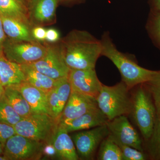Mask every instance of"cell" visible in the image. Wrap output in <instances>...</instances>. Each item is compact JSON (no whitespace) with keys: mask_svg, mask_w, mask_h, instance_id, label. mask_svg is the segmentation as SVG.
Wrapping results in <instances>:
<instances>
[{"mask_svg":"<svg viewBox=\"0 0 160 160\" xmlns=\"http://www.w3.org/2000/svg\"><path fill=\"white\" fill-rule=\"evenodd\" d=\"M50 144L55 149L56 157L59 159H79L72 139L69 132L59 122Z\"/></svg>","mask_w":160,"mask_h":160,"instance_id":"cell-15","label":"cell"},{"mask_svg":"<svg viewBox=\"0 0 160 160\" xmlns=\"http://www.w3.org/2000/svg\"><path fill=\"white\" fill-rule=\"evenodd\" d=\"M25 77V81L47 93L55 86L58 80L52 79L29 65H20Z\"/></svg>","mask_w":160,"mask_h":160,"instance_id":"cell-20","label":"cell"},{"mask_svg":"<svg viewBox=\"0 0 160 160\" xmlns=\"http://www.w3.org/2000/svg\"><path fill=\"white\" fill-rule=\"evenodd\" d=\"M0 16L18 20L29 25L28 9L17 0H0Z\"/></svg>","mask_w":160,"mask_h":160,"instance_id":"cell-21","label":"cell"},{"mask_svg":"<svg viewBox=\"0 0 160 160\" xmlns=\"http://www.w3.org/2000/svg\"><path fill=\"white\" fill-rule=\"evenodd\" d=\"M97 159L122 160V152L119 147L109 135L100 144Z\"/></svg>","mask_w":160,"mask_h":160,"instance_id":"cell-23","label":"cell"},{"mask_svg":"<svg viewBox=\"0 0 160 160\" xmlns=\"http://www.w3.org/2000/svg\"><path fill=\"white\" fill-rule=\"evenodd\" d=\"M148 141L151 156L155 159L160 160V116L156 118L154 130Z\"/></svg>","mask_w":160,"mask_h":160,"instance_id":"cell-26","label":"cell"},{"mask_svg":"<svg viewBox=\"0 0 160 160\" xmlns=\"http://www.w3.org/2000/svg\"><path fill=\"white\" fill-rule=\"evenodd\" d=\"M129 90L122 81L113 86L102 84L96 100L98 107L106 116L108 121L130 114L132 97Z\"/></svg>","mask_w":160,"mask_h":160,"instance_id":"cell-3","label":"cell"},{"mask_svg":"<svg viewBox=\"0 0 160 160\" xmlns=\"http://www.w3.org/2000/svg\"><path fill=\"white\" fill-rule=\"evenodd\" d=\"M46 144L16 134L7 140L3 154L8 160H35L42 158Z\"/></svg>","mask_w":160,"mask_h":160,"instance_id":"cell-7","label":"cell"},{"mask_svg":"<svg viewBox=\"0 0 160 160\" xmlns=\"http://www.w3.org/2000/svg\"><path fill=\"white\" fill-rule=\"evenodd\" d=\"M47 45H42L38 41H14L7 38L3 52L6 58L18 65L34 62L46 54Z\"/></svg>","mask_w":160,"mask_h":160,"instance_id":"cell-6","label":"cell"},{"mask_svg":"<svg viewBox=\"0 0 160 160\" xmlns=\"http://www.w3.org/2000/svg\"><path fill=\"white\" fill-rule=\"evenodd\" d=\"M4 95L15 111L22 118L32 114L31 108L22 93L10 86L4 87Z\"/></svg>","mask_w":160,"mask_h":160,"instance_id":"cell-22","label":"cell"},{"mask_svg":"<svg viewBox=\"0 0 160 160\" xmlns=\"http://www.w3.org/2000/svg\"><path fill=\"white\" fill-rule=\"evenodd\" d=\"M97 108L98 107L96 99L71 90L59 122L73 119Z\"/></svg>","mask_w":160,"mask_h":160,"instance_id":"cell-13","label":"cell"},{"mask_svg":"<svg viewBox=\"0 0 160 160\" xmlns=\"http://www.w3.org/2000/svg\"><path fill=\"white\" fill-rule=\"evenodd\" d=\"M109 134L106 124L72 135L71 138L79 158L83 160L93 159L98 147Z\"/></svg>","mask_w":160,"mask_h":160,"instance_id":"cell-8","label":"cell"},{"mask_svg":"<svg viewBox=\"0 0 160 160\" xmlns=\"http://www.w3.org/2000/svg\"><path fill=\"white\" fill-rule=\"evenodd\" d=\"M46 30L41 26L34 27L32 30V34L34 39L38 42L46 40Z\"/></svg>","mask_w":160,"mask_h":160,"instance_id":"cell-29","label":"cell"},{"mask_svg":"<svg viewBox=\"0 0 160 160\" xmlns=\"http://www.w3.org/2000/svg\"><path fill=\"white\" fill-rule=\"evenodd\" d=\"M147 89L152 98L156 110L157 118L160 116V71H155L149 82L145 84Z\"/></svg>","mask_w":160,"mask_h":160,"instance_id":"cell-25","label":"cell"},{"mask_svg":"<svg viewBox=\"0 0 160 160\" xmlns=\"http://www.w3.org/2000/svg\"><path fill=\"white\" fill-rule=\"evenodd\" d=\"M102 56L108 58L118 69L122 81L130 89L149 82L155 71L143 68L126 54L119 51L109 33L102 37Z\"/></svg>","mask_w":160,"mask_h":160,"instance_id":"cell-2","label":"cell"},{"mask_svg":"<svg viewBox=\"0 0 160 160\" xmlns=\"http://www.w3.org/2000/svg\"><path fill=\"white\" fill-rule=\"evenodd\" d=\"M6 37L14 41H37L32 34L29 25L8 17L0 16Z\"/></svg>","mask_w":160,"mask_h":160,"instance_id":"cell-19","label":"cell"},{"mask_svg":"<svg viewBox=\"0 0 160 160\" xmlns=\"http://www.w3.org/2000/svg\"><path fill=\"white\" fill-rule=\"evenodd\" d=\"M152 6L157 13L160 14V0H151Z\"/></svg>","mask_w":160,"mask_h":160,"instance_id":"cell-34","label":"cell"},{"mask_svg":"<svg viewBox=\"0 0 160 160\" xmlns=\"http://www.w3.org/2000/svg\"><path fill=\"white\" fill-rule=\"evenodd\" d=\"M115 142L117 144L121 149L122 157V160H145L146 159V155L143 153V151H140V150H138V149L131 147V146L123 145L122 143L118 142Z\"/></svg>","mask_w":160,"mask_h":160,"instance_id":"cell-27","label":"cell"},{"mask_svg":"<svg viewBox=\"0 0 160 160\" xmlns=\"http://www.w3.org/2000/svg\"><path fill=\"white\" fill-rule=\"evenodd\" d=\"M22 118L12 107L3 95L0 100V122L13 126Z\"/></svg>","mask_w":160,"mask_h":160,"instance_id":"cell-24","label":"cell"},{"mask_svg":"<svg viewBox=\"0 0 160 160\" xmlns=\"http://www.w3.org/2000/svg\"><path fill=\"white\" fill-rule=\"evenodd\" d=\"M0 78L4 87L16 85L25 81V75L20 65L0 54Z\"/></svg>","mask_w":160,"mask_h":160,"instance_id":"cell-18","label":"cell"},{"mask_svg":"<svg viewBox=\"0 0 160 160\" xmlns=\"http://www.w3.org/2000/svg\"><path fill=\"white\" fill-rule=\"evenodd\" d=\"M59 122L48 113H32L22 118L13 127L16 134L46 145L51 143Z\"/></svg>","mask_w":160,"mask_h":160,"instance_id":"cell-5","label":"cell"},{"mask_svg":"<svg viewBox=\"0 0 160 160\" xmlns=\"http://www.w3.org/2000/svg\"><path fill=\"white\" fill-rule=\"evenodd\" d=\"M132 97L130 114L139 129L143 137L148 141L154 130L156 121V110L148 89L140 86Z\"/></svg>","mask_w":160,"mask_h":160,"instance_id":"cell-4","label":"cell"},{"mask_svg":"<svg viewBox=\"0 0 160 160\" xmlns=\"http://www.w3.org/2000/svg\"><path fill=\"white\" fill-rule=\"evenodd\" d=\"M152 30L154 36L160 44V14L157 13L152 23Z\"/></svg>","mask_w":160,"mask_h":160,"instance_id":"cell-30","label":"cell"},{"mask_svg":"<svg viewBox=\"0 0 160 160\" xmlns=\"http://www.w3.org/2000/svg\"><path fill=\"white\" fill-rule=\"evenodd\" d=\"M16 134L13 126L0 122V143L4 148L7 140Z\"/></svg>","mask_w":160,"mask_h":160,"instance_id":"cell-28","label":"cell"},{"mask_svg":"<svg viewBox=\"0 0 160 160\" xmlns=\"http://www.w3.org/2000/svg\"><path fill=\"white\" fill-rule=\"evenodd\" d=\"M60 35L56 29H49L46 30V41L50 43H54L59 40Z\"/></svg>","mask_w":160,"mask_h":160,"instance_id":"cell-31","label":"cell"},{"mask_svg":"<svg viewBox=\"0 0 160 160\" xmlns=\"http://www.w3.org/2000/svg\"><path fill=\"white\" fill-rule=\"evenodd\" d=\"M58 0H32L29 8V15L35 22L46 24L53 21Z\"/></svg>","mask_w":160,"mask_h":160,"instance_id":"cell-17","label":"cell"},{"mask_svg":"<svg viewBox=\"0 0 160 160\" xmlns=\"http://www.w3.org/2000/svg\"><path fill=\"white\" fill-rule=\"evenodd\" d=\"M6 38L7 37L4 32L2 22L0 17V54H3V46Z\"/></svg>","mask_w":160,"mask_h":160,"instance_id":"cell-32","label":"cell"},{"mask_svg":"<svg viewBox=\"0 0 160 160\" xmlns=\"http://www.w3.org/2000/svg\"><path fill=\"white\" fill-rule=\"evenodd\" d=\"M19 2L21 3L23 6L26 7L29 11V6L32 0H17Z\"/></svg>","mask_w":160,"mask_h":160,"instance_id":"cell-35","label":"cell"},{"mask_svg":"<svg viewBox=\"0 0 160 160\" xmlns=\"http://www.w3.org/2000/svg\"><path fill=\"white\" fill-rule=\"evenodd\" d=\"M27 65L55 80L68 77L70 71L64 61L59 46L47 45V52L43 58Z\"/></svg>","mask_w":160,"mask_h":160,"instance_id":"cell-9","label":"cell"},{"mask_svg":"<svg viewBox=\"0 0 160 160\" xmlns=\"http://www.w3.org/2000/svg\"><path fill=\"white\" fill-rule=\"evenodd\" d=\"M0 86H2V84H1V78H0Z\"/></svg>","mask_w":160,"mask_h":160,"instance_id":"cell-39","label":"cell"},{"mask_svg":"<svg viewBox=\"0 0 160 160\" xmlns=\"http://www.w3.org/2000/svg\"><path fill=\"white\" fill-rule=\"evenodd\" d=\"M71 92V87L68 76L58 80L54 87L46 93L48 114L59 121L60 115Z\"/></svg>","mask_w":160,"mask_h":160,"instance_id":"cell-12","label":"cell"},{"mask_svg":"<svg viewBox=\"0 0 160 160\" xmlns=\"http://www.w3.org/2000/svg\"><path fill=\"white\" fill-rule=\"evenodd\" d=\"M59 47L70 70L95 69L102 56L101 40L85 30H72L61 41Z\"/></svg>","mask_w":160,"mask_h":160,"instance_id":"cell-1","label":"cell"},{"mask_svg":"<svg viewBox=\"0 0 160 160\" xmlns=\"http://www.w3.org/2000/svg\"><path fill=\"white\" fill-rule=\"evenodd\" d=\"M22 93L29 104L33 113H48L47 96L45 92L27 82L10 86Z\"/></svg>","mask_w":160,"mask_h":160,"instance_id":"cell-16","label":"cell"},{"mask_svg":"<svg viewBox=\"0 0 160 160\" xmlns=\"http://www.w3.org/2000/svg\"><path fill=\"white\" fill-rule=\"evenodd\" d=\"M68 78L72 90L96 99L102 85L98 77L95 69H71Z\"/></svg>","mask_w":160,"mask_h":160,"instance_id":"cell-11","label":"cell"},{"mask_svg":"<svg viewBox=\"0 0 160 160\" xmlns=\"http://www.w3.org/2000/svg\"><path fill=\"white\" fill-rule=\"evenodd\" d=\"M4 150V147L2 146V144L0 143V154H2Z\"/></svg>","mask_w":160,"mask_h":160,"instance_id":"cell-38","label":"cell"},{"mask_svg":"<svg viewBox=\"0 0 160 160\" xmlns=\"http://www.w3.org/2000/svg\"><path fill=\"white\" fill-rule=\"evenodd\" d=\"M106 125L109 130V135L115 142L143 151L139 135L126 115L121 116L109 121Z\"/></svg>","mask_w":160,"mask_h":160,"instance_id":"cell-10","label":"cell"},{"mask_svg":"<svg viewBox=\"0 0 160 160\" xmlns=\"http://www.w3.org/2000/svg\"><path fill=\"white\" fill-rule=\"evenodd\" d=\"M43 154L48 157L56 156L55 149L51 144L46 145L43 149Z\"/></svg>","mask_w":160,"mask_h":160,"instance_id":"cell-33","label":"cell"},{"mask_svg":"<svg viewBox=\"0 0 160 160\" xmlns=\"http://www.w3.org/2000/svg\"><path fill=\"white\" fill-rule=\"evenodd\" d=\"M4 87L2 86H0V100L2 97L4 93Z\"/></svg>","mask_w":160,"mask_h":160,"instance_id":"cell-36","label":"cell"},{"mask_svg":"<svg viewBox=\"0 0 160 160\" xmlns=\"http://www.w3.org/2000/svg\"><path fill=\"white\" fill-rule=\"evenodd\" d=\"M108 121L106 116L98 108H97L79 117L61 121L59 123L69 133L103 126L107 124Z\"/></svg>","mask_w":160,"mask_h":160,"instance_id":"cell-14","label":"cell"},{"mask_svg":"<svg viewBox=\"0 0 160 160\" xmlns=\"http://www.w3.org/2000/svg\"><path fill=\"white\" fill-rule=\"evenodd\" d=\"M0 160H8V158L4 154H0Z\"/></svg>","mask_w":160,"mask_h":160,"instance_id":"cell-37","label":"cell"}]
</instances>
